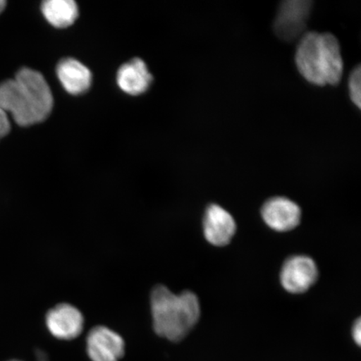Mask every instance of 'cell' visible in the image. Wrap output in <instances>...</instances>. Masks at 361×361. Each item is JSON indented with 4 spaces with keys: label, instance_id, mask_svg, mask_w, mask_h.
I'll return each instance as SVG.
<instances>
[{
    "label": "cell",
    "instance_id": "obj_1",
    "mask_svg": "<svg viewBox=\"0 0 361 361\" xmlns=\"http://www.w3.org/2000/svg\"><path fill=\"white\" fill-rule=\"evenodd\" d=\"M53 105L51 88L38 71L23 68L15 79L0 85V108L11 113L19 126L42 123L51 114Z\"/></svg>",
    "mask_w": 361,
    "mask_h": 361
},
{
    "label": "cell",
    "instance_id": "obj_2",
    "mask_svg": "<svg viewBox=\"0 0 361 361\" xmlns=\"http://www.w3.org/2000/svg\"><path fill=\"white\" fill-rule=\"evenodd\" d=\"M150 304L153 329L157 336L170 341L183 340L200 319V300L190 291L176 295L160 284L153 288Z\"/></svg>",
    "mask_w": 361,
    "mask_h": 361
},
{
    "label": "cell",
    "instance_id": "obj_3",
    "mask_svg": "<svg viewBox=\"0 0 361 361\" xmlns=\"http://www.w3.org/2000/svg\"><path fill=\"white\" fill-rule=\"evenodd\" d=\"M295 62L301 75L316 85H337L344 71L340 43L331 33L311 31L302 36Z\"/></svg>",
    "mask_w": 361,
    "mask_h": 361
},
{
    "label": "cell",
    "instance_id": "obj_4",
    "mask_svg": "<svg viewBox=\"0 0 361 361\" xmlns=\"http://www.w3.org/2000/svg\"><path fill=\"white\" fill-rule=\"evenodd\" d=\"M310 0H287L281 4L274 22L275 35L286 42H295L305 34L312 11Z\"/></svg>",
    "mask_w": 361,
    "mask_h": 361
},
{
    "label": "cell",
    "instance_id": "obj_5",
    "mask_svg": "<svg viewBox=\"0 0 361 361\" xmlns=\"http://www.w3.org/2000/svg\"><path fill=\"white\" fill-rule=\"evenodd\" d=\"M125 341L109 327H93L87 337V351L92 361H120L125 355Z\"/></svg>",
    "mask_w": 361,
    "mask_h": 361
},
{
    "label": "cell",
    "instance_id": "obj_6",
    "mask_svg": "<svg viewBox=\"0 0 361 361\" xmlns=\"http://www.w3.org/2000/svg\"><path fill=\"white\" fill-rule=\"evenodd\" d=\"M318 269L315 262L305 255L293 256L283 264L281 281L284 290L302 293L317 281Z\"/></svg>",
    "mask_w": 361,
    "mask_h": 361
},
{
    "label": "cell",
    "instance_id": "obj_7",
    "mask_svg": "<svg viewBox=\"0 0 361 361\" xmlns=\"http://www.w3.org/2000/svg\"><path fill=\"white\" fill-rule=\"evenodd\" d=\"M45 324L49 332L58 340L72 341L82 333L85 319L76 307L63 303L48 311Z\"/></svg>",
    "mask_w": 361,
    "mask_h": 361
},
{
    "label": "cell",
    "instance_id": "obj_8",
    "mask_svg": "<svg viewBox=\"0 0 361 361\" xmlns=\"http://www.w3.org/2000/svg\"><path fill=\"white\" fill-rule=\"evenodd\" d=\"M235 220L224 207L212 204L203 218V233L207 241L216 247L228 245L236 232Z\"/></svg>",
    "mask_w": 361,
    "mask_h": 361
},
{
    "label": "cell",
    "instance_id": "obj_9",
    "mask_svg": "<svg viewBox=\"0 0 361 361\" xmlns=\"http://www.w3.org/2000/svg\"><path fill=\"white\" fill-rule=\"evenodd\" d=\"M261 213L266 224L279 232L290 231L301 220L300 207L282 197H273L266 202Z\"/></svg>",
    "mask_w": 361,
    "mask_h": 361
},
{
    "label": "cell",
    "instance_id": "obj_10",
    "mask_svg": "<svg viewBox=\"0 0 361 361\" xmlns=\"http://www.w3.org/2000/svg\"><path fill=\"white\" fill-rule=\"evenodd\" d=\"M56 73L63 87L74 96L87 92L92 85V72L75 59H65L59 63Z\"/></svg>",
    "mask_w": 361,
    "mask_h": 361
},
{
    "label": "cell",
    "instance_id": "obj_11",
    "mask_svg": "<svg viewBox=\"0 0 361 361\" xmlns=\"http://www.w3.org/2000/svg\"><path fill=\"white\" fill-rule=\"evenodd\" d=\"M117 84L121 90L132 96L146 92L152 81L147 66L141 59H134L121 66L117 72Z\"/></svg>",
    "mask_w": 361,
    "mask_h": 361
},
{
    "label": "cell",
    "instance_id": "obj_12",
    "mask_svg": "<svg viewBox=\"0 0 361 361\" xmlns=\"http://www.w3.org/2000/svg\"><path fill=\"white\" fill-rule=\"evenodd\" d=\"M42 10L45 19L56 28L73 25L78 16V6L73 0H47Z\"/></svg>",
    "mask_w": 361,
    "mask_h": 361
},
{
    "label": "cell",
    "instance_id": "obj_13",
    "mask_svg": "<svg viewBox=\"0 0 361 361\" xmlns=\"http://www.w3.org/2000/svg\"><path fill=\"white\" fill-rule=\"evenodd\" d=\"M349 93L352 102L356 106H361V71L360 67L357 66L351 72L349 78Z\"/></svg>",
    "mask_w": 361,
    "mask_h": 361
},
{
    "label": "cell",
    "instance_id": "obj_14",
    "mask_svg": "<svg viewBox=\"0 0 361 361\" xmlns=\"http://www.w3.org/2000/svg\"><path fill=\"white\" fill-rule=\"evenodd\" d=\"M11 123L8 118V115L1 108H0V139L6 137L10 133Z\"/></svg>",
    "mask_w": 361,
    "mask_h": 361
},
{
    "label": "cell",
    "instance_id": "obj_15",
    "mask_svg": "<svg viewBox=\"0 0 361 361\" xmlns=\"http://www.w3.org/2000/svg\"><path fill=\"white\" fill-rule=\"evenodd\" d=\"M352 336H353L354 341L358 345L361 344V322L360 319L356 320L354 324L353 329H352Z\"/></svg>",
    "mask_w": 361,
    "mask_h": 361
},
{
    "label": "cell",
    "instance_id": "obj_16",
    "mask_svg": "<svg viewBox=\"0 0 361 361\" xmlns=\"http://www.w3.org/2000/svg\"><path fill=\"white\" fill-rule=\"evenodd\" d=\"M38 356V361H49L48 356L44 353L42 351H39Z\"/></svg>",
    "mask_w": 361,
    "mask_h": 361
},
{
    "label": "cell",
    "instance_id": "obj_17",
    "mask_svg": "<svg viewBox=\"0 0 361 361\" xmlns=\"http://www.w3.org/2000/svg\"><path fill=\"white\" fill-rule=\"evenodd\" d=\"M6 6V2L4 0H0V13L3 12L4 8Z\"/></svg>",
    "mask_w": 361,
    "mask_h": 361
},
{
    "label": "cell",
    "instance_id": "obj_18",
    "mask_svg": "<svg viewBox=\"0 0 361 361\" xmlns=\"http://www.w3.org/2000/svg\"><path fill=\"white\" fill-rule=\"evenodd\" d=\"M11 361H20V360H11Z\"/></svg>",
    "mask_w": 361,
    "mask_h": 361
}]
</instances>
